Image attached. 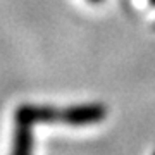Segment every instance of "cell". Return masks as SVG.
Returning a JSON list of instances; mask_svg holds the SVG:
<instances>
[{"label":"cell","instance_id":"6da1fadb","mask_svg":"<svg viewBox=\"0 0 155 155\" xmlns=\"http://www.w3.org/2000/svg\"><path fill=\"white\" fill-rule=\"evenodd\" d=\"M105 109L102 105H83V107H69L64 110L50 109V107H33L22 105L17 110L16 117L28 122H67L74 126L93 124L104 119Z\"/></svg>","mask_w":155,"mask_h":155},{"label":"cell","instance_id":"7a4b0ae2","mask_svg":"<svg viewBox=\"0 0 155 155\" xmlns=\"http://www.w3.org/2000/svg\"><path fill=\"white\" fill-rule=\"evenodd\" d=\"M31 122L16 117V136H14V150L12 155H31L33 140H31Z\"/></svg>","mask_w":155,"mask_h":155},{"label":"cell","instance_id":"3957f363","mask_svg":"<svg viewBox=\"0 0 155 155\" xmlns=\"http://www.w3.org/2000/svg\"><path fill=\"white\" fill-rule=\"evenodd\" d=\"M91 2H100V0H91Z\"/></svg>","mask_w":155,"mask_h":155},{"label":"cell","instance_id":"277c9868","mask_svg":"<svg viewBox=\"0 0 155 155\" xmlns=\"http://www.w3.org/2000/svg\"><path fill=\"white\" fill-rule=\"evenodd\" d=\"M152 2H155V0H152Z\"/></svg>","mask_w":155,"mask_h":155}]
</instances>
